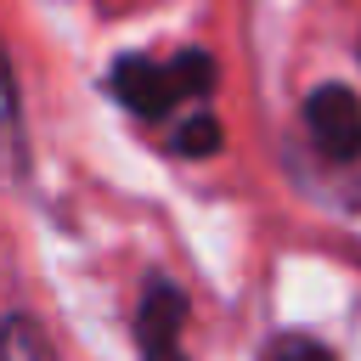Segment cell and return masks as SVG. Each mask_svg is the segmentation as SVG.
Returning a JSON list of instances; mask_svg holds the SVG:
<instances>
[{"label": "cell", "instance_id": "2", "mask_svg": "<svg viewBox=\"0 0 361 361\" xmlns=\"http://www.w3.org/2000/svg\"><path fill=\"white\" fill-rule=\"evenodd\" d=\"M305 135L327 164L361 158V102L344 85H322L305 96Z\"/></svg>", "mask_w": 361, "mask_h": 361}, {"label": "cell", "instance_id": "4", "mask_svg": "<svg viewBox=\"0 0 361 361\" xmlns=\"http://www.w3.org/2000/svg\"><path fill=\"white\" fill-rule=\"evenodd\" d=\"M28 164V141H23V107H17V85L11 68L0 56V186H11Z\"/></svg>", "mask_w": 361, "mask_h": 361}, {"label": "cell", "instance_id": "7", "mask_svg": "<svg viewBox=\"0 0 361 361\" xmlns=\"http://www.w3.org/2000/svg\"><path fill=\"white\" fill-rule=\"evenodd\" d=\"M259 361H333V350L327 344H316V338H305V333H282V338H271L265 344V355Z\"/></svg>", "mask_w": 361, "mask_h": 361}, {"label": "cell", "instance_id": "5", "mask_svg": "<svg viewBox=\"0 0 361 361\" xmlns=\"http://www.w3.org/2000/svg\"><path fill=\"white\" fill-rule=\"evenodd\" d=\"M0 361H56L28 316H0Z\"/></svg>", "mask_w": 361, "mask_h": 361}, {"label": "cell", "instance_id": "1", "mask_svg": "<svg viewBox=\"0 0 361 361\" xmlns=\"http://www.w3.org/2000/svg\"><path fill=\"white\" fill-rule=\"evenodd\" d=\"M107 90H113L130 113L158 118V113H169L175 102L214 90V56H209V51H180V56H169V62H158V56H118L113 73H107Z\"/></svg>", "mask_w": 361, "mask_h": 361}, {"label": "cell", "instance_id": "6", "mask_svg": "<svg viewBox=\"0 0 361 361\" xmlns=\"http://www.w3.org/2000/svg\"><path fill=\"white\" fill-rule=\"evenodd\" d=\"M175 152H180V158H209V152H220V124H214L209 113H192V118L175 130Z\"/></svg>", "mask_w": 361, "mask_h": 361}, {"label": "cell", "instance_id": "3", "mask_svg": "<svg viewBox=\"0 0 361 361\" xmlns=\"http://www.w3.org/2000/svg\"><path fill=\"white\" fill-rule=\"evenodd\" d=\"M180 327H186V293L164 276H152L141 288V305H135V344H141V361H186L180 355Z\"/></svg>", "mask_w": 361, "mask_h": 361}]
</instances>
